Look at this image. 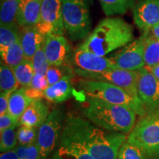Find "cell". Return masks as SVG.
<instances>
[{
    "mask_svg": "<svg viewBox=\"0 0 159 159\" xmlns=\"http://www.w3.org/2000/svg\"><path fill=\"white\" fill-rule=\"evenodd\" d=\"M127 135L99 128L89 119L69 115L66 119L61 140L77 143L94 159H117Z\"/></svg>",
    "mask_w": 159,
    "mask_h": 159,
    "instance_id": "obj_1",
    "label": "cell"
},
{
    "mask_svg": "<svg viewBox=\"0 0 159 159\" xmlns=\"http://www.w3.org/2000/svg\"><path fill=\"white\" fill-rule=\"evenodd\" d=\"M133 39L134 29L130 24L121 18L108 17L98 24L79 47L99 56H105L128 45Z\"/></svg>",
    "mask_w": 159,
    "mask_h": 159,
    "instance_id": "obj_2",
    "label": "cell"
},
{
    "mask_svg": "<svg viewBox=\"0 0 159 159\" xmlns=\"http://www.w3.org/2000/svg\"><path fill=\"white\" fill-rule=\"evenodd\" d=\"M83 114L90 122L111 132L129 134L134 128L136 113L130 108L89 97Z\"/></svg>",
    "mask_w": 159,
    "mask_h": 159,
    "instance_id": "obj_3",
    "label": "cell"
},
{
    "mask_svg": "<svg viewBox=\"0 0 159 159\" xmlns=\"http://www.w3.org/2000/svg\"><path fill=\"white\" fill-rule=\"evenodd\" d=\"M127 142L142 149L151 159H159V108L140 116Z\"/></svg>",
    "mask_w": 159,
    "mask_h": 159,
    "instance_id": "obj_4",
    "label": "cell"
},
{
    "mask_svg": "<svg viewBox=\"0 0 159 159\" xmlns=\"http://www.w3.org/2000/svg\"><path fill=\"white\" fill-rule=\"evenodd\" d=\"M79 83L87 97L128 107L133 109L139 116L145 114L142 105L137 102L126 91L116 85L105 81L87 79L80 80Z\"/></svg>",
    "mask_w": 159,
    "mask_h": 159,
    "instance_id": "obj_5",
    "label": "cell"
},
{
    "mask_svg": "<svg viewBox=\"0 0 159 159\" xmlns=\"http://www.w3.org/2000/svg\"><path fill=\"white\" fill-rule=\"evenodd\" d=\"M64 28L71 39L79 40L89 34L91 28L87 0H61Z\"/></svg>",
    "mask_w": 159,
    "mask_h": 159,
    "instance_id": "obj_6",
    "label": "cell"
},
{
    "mask_svg": "<svg viewBox=\"0 0 159 159\" xmlns=\"http://www.w3.org/2000/svg\"><path fill=\"white\" fill-rule=\"evenodd\" d=\"M75 72L78 76L82 77L85 79L105 81L116 85L126 91L137 102L142 105L139 100L138 90H137V81H138L137 71L110 69L99 72H93V71H84L77 68L75 69Z\"/></svg>",
    "mask_w": 159,
    "mask_h": 159,
    "instance_id": "obj_7",
    "label": "cell"
},
{
    "mask_svg": "<svg viewBox=\"0 0 159 159\" xmlns=\"http://www.w3.org/2000/svg\"><path fill=\"white\" fill-rule=\"evenodd\" d=\"M62 120L63 112L59 108H55L39 128L37 144L43 159L48 158L56 147L62 128Z\"/></svg>",
    "mask_w": 159,
    "mask_h": 159,
    "instance_id": "obj_8",
    "label": "cell"
},
{
    "mask_svg": "<svg viewBox=\"0 0 159 159\" xmlns=\"http://www.w3.org/2000/svg\"><path fill=\"white\" fill-rule=\"evenodd\" d=\"M146 35L143 34L110 57L114 68L128 71H138L144 68V49Z\"/></svg>",
    "mask_w": 159,
    "mask_h": 159,
    "instance_id": "obj_9",
    "label": "cell"
},
{
    "mask_svg": "<svg viewBox=\"0 0 159 159\" xmlns=\"http://www.w3.org/2000/svg\"><path fill=\"white\" fill-rule=\"evenodd\" d=\"M45 37L48 35H63L61 0H43L41 2V19L35 26Z\"/></svg>",
    "mask_w": 159,
    "mask_h": 159,
    "instance_id": "obj_10",
    "label": "cell"
},
{
    "mask_svg": "<svg viewBox=\"0 0 159 159\" xmlns=\"http://www.w3.org/2000/svg\"><path fill=\"white\" fill-rule=\"evenodd\" d=\"M137 72L138 96L146 114L159 108V80L145 67Z\"/></svg>",
    "mask_w": 159,
    "mask_h": 159,
    "instance_id": "obj_11",
    "label": "cell"
},
{
    "mask_svg": "<svg viewBox=\"0 0 159 159\" xmlns=\"http://www.w3.org/2000/svg\"><path fill=\"white\" fill-rule=\"evenodd\" d=\"M134 19L139 29L150 31L159 23V0H140L134 8Z\"/></svg>",
    "mask_w": 159,
    "mask_h": 159,
    "instance_id": "obj_12",
    "label": "cell"
},
{
    "mask_svg": "<svg viewBox=\"0 0 159 159\" xmlns=\"http://www.w3.org/2000/svg\"><path fill=\"white\" fill-rule=\"evenodd\" d=\"M72 62L77 69L99 72L107 69H116L109 57L99 56L78 47L72 55Z\"/></svg>",
    "mask_w": 159,
    "mask_h": 159,
    "instance_id": "obj_13",
    "label": "cell"
},
{
    "mask_svg": "<svg viewBox=\"0 0 159 159\" xmlns=\"http://www.w3.org/2000/svg\"><path fill=\"white\" fill-rule=\"evenodd\" d=\"M43 49L49 64L57 66L65 64L70 53V47L63 35H52L46 37Z\"/></svg>",
    "mask_w": 159,
    "mask_h": 159,
    "instance_id": "obj_14",
    "label": "cell"
},
{
    "mask_svg": "<svg viewBox=\"0 0 159 159\" xmlns=\"http://www.w3.org/2000/svg\"><path fill=\"white\" fill-rule=\"evenodd\" d=\"M46 37L35 26L20 27L19 41L22 47L25 57L32 60L38 49L44 44Z\"/></svg>",
    "mask_w": 159,
    "mask_h": 159,
    "instance_id": "obj_15",
    "label": "cell"
},
{
    "mask_svg": "<svg viewBox=\"0 0 159 159\" xmlns=\"http://www.w3.org/2000/svg\"><path fill=\"white\" fill-rule=\"evenodd\" d=\"M41 2L19 0L16 22L19 27L36 26L41 19Z\"/></svg>",
    "mask_w": 159,
    "mask_h": 159,
    "instance_id": "obj_16",
    "label": "cell"
},
{
    "mask_svg": "<svg viewBox=\"0 0 159 159\" xmlns=\"http://www.w3.org/2000/svg\"><path fill=\"white\" fill-rule=\"evenodd\" d=\"M49 113L48 106L42 99H35L24 112L19 123L21 125L40 128L47 120Z\"/></svg>",
    "mask_w": 159,
    "mask_h": 159,
    "instance_id": "obj_17",
    "label": "cell"
},
{
    "mask_svg": "<svg viewBox=\"0 0 159 159\" xmlns=\"http://www.w3.org/2000/svg\"><path fill=\"white\" fill-rule=\"evenodd\" d=\"M72 94L71 76L66 75L55 84L49 85L44 91V98L52 103H61L70 98Z\"/></svg>",
    "mask_w": 159,
    "mask_h": 159,
    "instance_id": "obj_18",
    "label": "cell"
},
{
    "mask_svg": "<svg viewBox=\"0 0 159 159\" xmlns=\"http://www.w3.org/2000/svg\"><path fill=\"white\" fill-rule=\"evenodd\" d=\"M52 159H94L89 152L77 143L61 140L59 148Z\"/></svg>",
    "mask_w": 159,
    "mask_h": 159,
    "instance_id": "obj_19",
    "label": "cell"
},
{
    "mask_svg": "<svg viewBox=\"0 0 159 159\" xmlns=\"http://www.w3.org/2000/svg\"><path fill=\"white\" fill-rule=\"evenodd\" d=\"M32 102L33 99L30 98L26 94L25 88L21 87L18 89L11 95L7 112L20 120L24 112Z\"/></svg>",
    "mask_w": 159,
    "mask_h": 159,
    "instance_id": "obj_20",
    "label": "cell"
},
{
    "mask_svg": "<svg viewBox=\"0 0 159 159\" xmlns=\"http://www.w3.org/2000/svg\"><path fill=\"white\" fill-rule=\"evenodd\" d=\"M1 61L12 69H14L25 60V54L19 39L5 50L0 52Z\"/></svg>",
    "mask_w": 159,
    "mask_h": 159,
    "instance_id": "obj_21",
    "label": "cell"
},
{
    "mask_svg": "<svg viewBox=\"0 0 159 159\" xmlns=\"http://www.w3.org/2000/svg\"><path fill=\"white\" fill-rule=\"evenodd\" d=\"M144 33L146 35L144 49V66L158 65L159 64V41L147 32Z\"/></svg>",
    "mask_w": 159,
    "mask_h": 159,
    "instance_id": "obj_22",
    "label": "cell"
},
{
    "mask_svg": "<svg viewBox=\"0 0 159 159\" xmlns=\"http://www.w3.org/2000/svg\"><path fill=\"white\" fill-rule=\"evenodd\" d=\"M13 69L20 86L25 89L30 88L35 74L32 60H24L23 62Z\"/></svg>",
    "mask_w": 159,
    "mask_h": 159,
    "instance_id": "obj_23",
    "label": "cell"
},
{
    "mask_svg": "<svg viewBox=\"0 0 159 159\" xmlns=\"http://www.w3.org/2000/svg\"><path fill=\"white\" fill-rule=\"evenodd\" d=\"M17 23L0 25V52L5 50L19 39V29Z\"/></svg>",
    "mask_w": 159,
    "mask_h": 159,
    "instance_id": "obj_24",
    "label": "cell"
},
{
    "mask_svg": "<svg viewBox=\"0 0 159 159\" xmlns=\"http://www.w3.org/2000/svg\"><path fill=\"white\" fill-rule=\"evenodd\" d=\"M19 0H1L0 25H13L16 22Z\"/></svg>",
    "mask_w": 159,
    "mask_h": 159,
    "instance_id": "obj_25",
    "label": "cell"
},
{
    "mask_svg": "<svg viewBox=\"0 0 159 159\" xmlns=\"http://www.w3.org/2000/svg\"><path fill=\"white\" fill-rule=\"evenodd\" d=\"M106 16L124 14L130 8L134 0H99Z\"/></svg>",
    "mask_w": 159,
    "mask_h": 159,
    "instance_id": "obj_26",
    "label": "cell"
},
{
    "mask_svg": "<svg viewBox=\"0 0 159 159\" xmlns=\"http://www.w3.org/2000/svg\"><path fill=\"white\" fill-rule=\"evenodd\" d=\"M20 86L13 69L1 61L0 65V89L1 91H16Z\"/></svg>",
    "mask_w": 159,
    "mask_h": 159,
    "instance_id": "obj_27",
    "label": "cell"
},
{
    "mask_svg": "<svg viewBox=\"0 0 159 159\" xmlns=\"http://www.w3.org/2000/svg\"><path fill=\"white\" fill-rule=\"evenodd\" d=\"M17 125H14L0 132L1 133V139H0L1 152H8V151L15 150L17 148V131H16Z\"/></svg>",
    "mask_w": 159,
    "mask_h": 159,
    "instance_id": "obj_28",
    "label": "cell"
},
{
    "mask_svg": "<svg viewBox=\"0 0 159 159\" xmlns=\"http://www.w3.org/2000/svg\"><path fill=\"white\" fill-rule=\"evenodd\" d=\"M117 159H151L142 149L126 142L119 149Z\"/></svg>",
    "mask_w": 159,
    "mask_h": 159,
    "instance_id": "obj_29",
    "label": "cell"
},
{
    "mask_svg": "<svg viewBox=\"0 0 159 159\" xmlns=\"http://www.w3.org/2000/svg\"><path fill=\"white\" fill-rule=\"evenodd\" d=\"M37 128L21 125L17 130L18 144L19 146H27L37 142Z\"/></svg>",
    "mask_w": 159,
    "mask_h": 159,
    "instance_id": "obj_30",
    "label": "cell"
},
{
    "mask_svg": "<svg viewBox=\"0 0 159 159\" xmlns=\"http://www.w3.org/2000/svg\"><path fill=\"white\" fill-rule=\"evenodd\" d=\"M32 62L35 74L46 76L49 64L43 49V46L36 51L34 56L32 58Z\"/></svg>",
    "mask_w": 159,
    "mask_h": 159,
    "instance_id": "obj_31",
    "label": "cell"
},
{
    "mask_svg": "<svg viewBox=\"0 0 159 159\" xmlns=\"http://www.w3.org/2000/svg\"><path fill=\"white\" fill-rule=\"evenodd\" d=\"M19 159H43L37 142L27 146H18L15 149Z\"/></svg>",
    "mask_w": 159,
    "mask_h": 159,
    "instance_id": "obj_32",
    "label": "cell"
},
{
    "mask_svg": "<svg viewBox=\"0 0 159 159\" xmlns=\"http://www.w3.org/2000/svg\"><path fill=\"white\" fill-rule=\"evenodd\" d=\"M66 69L63 68V66H57L49 65V68L47 69V75H46L49 85L55 84L59 80H61L66 75H69L68 73H66Z\"/></svg>",
    "mask_w": 159,
    "mask_h": 159,
    "instance_id": "obj_33",
    "label": "cell"
},
{
    "mask_svg": "<svg viewBox=\"0 0 159 159\" xmlns=\"http://www.w3.org/2000/svg\"><path fill=\"white\" fill-rule=\"evenodd\" d=\"M19 119L15 118L8 112L0 116V132L19 124Z\"/></svg>",
    "mask_w": 159,
    "mask_h": 159,
    "instance_id": "obj_34",
    "label": "cell"
},
{
    "mask_svg": "<svg viewBox=\"0 0 159 159\" xmlns=\"http://www.w3.org/2000/svg\"><path fill=\"white\" fill-rule=\"evenodd\" d=\"M30 87L41 91H45L49 87V83L47 79V77L41 75L35 74L34 77L32 80Z\"/></svg>",
    "mask_w": 159,
    "mask_h": 159,
    "instance_id": "obj_35",
    "label": "cell"
},
{
    "mask_svg": "<svg viewBox=\"0 0 159 159\" xmlns=\"http://www.w3.org/2000/svg\"><path fill=\"white\" fill-rule=\"evenodd\" d=\"M13 91H1L0 95V116L4 115L8 111L10 97Z\"/></svg>",
    "mask_w": 159,
    "mask_h": 159,
    "instance_id": "obj_36",
    "label": "cell"
},
{
    "mask_svg": "<svg viewBox=\"0 0 159 159\" xmlns=\"http://www.w3.org/2000/svg\"><path fill=\"white\" fill-rule=\"evenodd\" d=\"M26 94L30 98L35 100V99H42L44 98V91H41L39 89H35L33 88L25 89Z\"/></svg>",
    "mask_w": 159,
    "mask_h": 159,
    "instance_id": "obj_37",
    "label": "cell"
},
{
    "mask_svg": "<svg viewBox=\"0 0 159 159\" xmlns=\"http://www.w3.org/2000/svg\"><path fill=\"white\" fill-rule=\"evenodd\" d=\"M0 159H19L16 150H13L6 152H2Z\"/></svg>",
    "mask_w": 159,
    "mask_h": 159,
    "instance_id": "obj_38",
    "label": "cell"
},
{
    "mask_svg": "<svg viewBox=\"0 0 159 159\" xmlns=\"http://www.w3.org/2000/svg\"><path fill=\"white\" fill-rule=\"evenodd\" d=\"M149 71H150L156 78L159 80V64L153 66H144Z\"/></svg>",
    "mask_w": 159,
    "mask_h": 159,
    "instance_id": "obj_39",
    "label": "cell"
},
{
    "mask_svg": "<svg viewBox=\"0 0 159 159\" xmlns=\"http://www.w3.org/2000/svg\"><path fill=\"white\" fill-rule=\"evenodd\" d=\"M147 33H148L150 35H152L155 39H156L159 41V23L155 26L154 27H152L150 31L147 32Z\"/></svg>",
    "mask_w": 159,
    "mask_h": 159,
    "instance_id": "obj_40",
    "label": "cell"
},
{
    "mask_svg": "<svg viewBox=\"0 0 159 159\" xmlns=\"http://www.w3.org/2000/svg\"><path fill=\"white\" fill-rule=\"evenodd\" d=\"M39 1H40V2H42V1H43V0H39Z\"/></svg>",
    "mask_w": 159,
    "mask_h": 159,
    "instance_id": "obj_41",
    "label": "cell"
}]
</instances>
